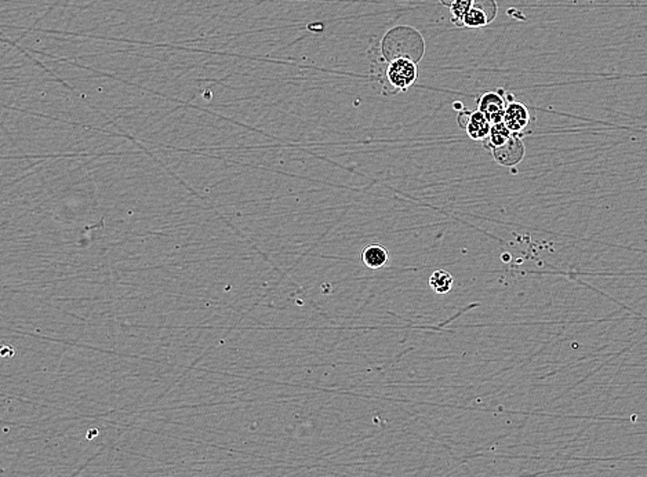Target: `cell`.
<instances>
[{
  "instance_id": "cell-4",
  "label": "cell",
  "mask_w": 647,
  "mask_h": 477,
  "mask_svg": "<svg viewBox=\"0 0 647 477\" xmlns=\"http://www.w3.org/2000/svg\"><path fill=\"white\" fill-rule=\"evenodd\" d=\"M503 91H487L483 93L478 98V111L483 113L484 117L491 123H501L504 122L506 116V110H507V101L503 94Z\"/></svg>"
},
{
  "instance_id": "cell-2",
  "label": "cell",
  "mask_w": 647,
  "mask_h": 477,
  "mask_svg": "<svg viewBox=\"0 0 647 477\" xmlns=\"http://www.w3.org/2000/svg\"><path fill=\"white\" fill-rule=\"evenodd\" d=\"M533 120L535 119L532 116L530 110L523 102L515 101L512 94H508L504 123L511 130V133L516 137L523 139L525 136H527L533 131V129H532Z\"/></svg>"
},
{
  "instance_id": "cell-8",
  "label": "cell",
  "mask_w": 647,
  "mask_h": 477,
  "mask_svg": "<svg viewBox=\"0 0 647 477\" xmlns=\"http://www.w3.org/2000/svg\"><path fill=\"white\" fill-rule=\"evenodd\" d=\"M493 18L486 13V10L482 7V4L479 3L478 0H475L474 3V7L471 8V11L465 16L462 24L468 28H482L484 25H487Z\"/></svg>"
},
{
  "instance_id": "cell-1",
  "label": "cell",
  "mask_w": 647,
  "mask_h": 477,
  "mask_svg": "<svg viewBox=\"0 0 647 477\" xmlns=\"http://www.w3.org/2000/svg\"><path fill=\"white\" fill-rule=\"evenodd\" d=\"M385 81L390 86V93L406 91L416 83L419 78L417 64L412 58L397 57L390 59L385 69Z\"/></svg>"
},
{
  "instance_id": "cell-3",
  "label": "cell",
  "mask_w": 647,
  "mask_h": 477,
  "mask_svg": "<svg viewBox=\"0 0 647 477\" xmlns=\"http://www.w3.org/2000/svg\"><path fill=\"white\" fill-rule=\"evenodd\" d=\"M458 124L467 133V136L474 141L484 142L487 140L491 129V123L484 117V114L477 111L462 110L458 113Z\"/></svg>"
},
{
  "instance_id": "cell-5",
  "label": "cell",
  "mask_w": 647,
  "mask_h": 477,
  "mask_svg": "<svg viewBox=\"0 0 647 477\" xmlns=\"http://www.w3.org/2000/svg\"><path fill=\"white\" fill-rule=\"evenodd\" d=\"M525 153L526 148L523 139L516 136H512L504 145L491 151V155L496 159V162L506 167H513L519 165L523 160Z\"/></svg>"
},
{
  "instance_id": "cell-10",
  "label": "cell",
  "mask_w": 647,
  "mask_h": 477,
  "mask_svg": "<svg viewBox=\"0 0 647 477\" xmlns=\"http://www.w3.org/2000/svg\"><path fill=\"white\" fill-rule=\"evenodd\" d=\"M474 3H475V0H453L450 7L453 21L457 24H462L465 16L474 7Z\"/></svg>"
},
{
  "instance_id": "cell-9",
  "label": "cell",
  "mask_w": 647,
  "mask_h": 477,
  "mask_svg": "<svg viewBox=\"0 0 647 477\" xmlns=\"http://www.w3.org/2000/svg\"><path fill=\"white\" fill-rule=\"evenodd\" d=\"M453 284H454L453 276H451L448 271H443V269L435 271V272L431 275V278H429V287H431L436 294H441V295L450 293V290L453 288Z\"/></svg>"
},
{
  "instance_id": "cell-6",
  "label": "cell",
  "mask_w": 647,
  "mask_h": 477,
  "mask_svg": "<svg viewBox=\"0 0 647 477\" xmlns=\"http://www.w3.org/2000/svg\"><path fill=\"white\" fill-rule=\"evenodd\" d=\"M362 261L370 269H381L390 262V253L384 246L373 243L362 250Z\"/></svg>"
},
{
  "instance_id": "cell-7",
  "label": "cell",
  "mask_w": 647,
  "mask_h": 477,
  "mask_svg": "<svg viewBox=\"0 0 647 477\" xmlns=\"http://www.w3.org/2000/svg\"><path fill=\"white\" fill-rule=\"evenodd\" d=\"M513 134L511 133V130L508 129L506 126L504 122L501 123H496V124H491V129H490V134L487 137V140L484 141V148H487L490 152L501 145H504L506 142L509 141V139L512 137Z\"/></svg>"
}]
</instances>
